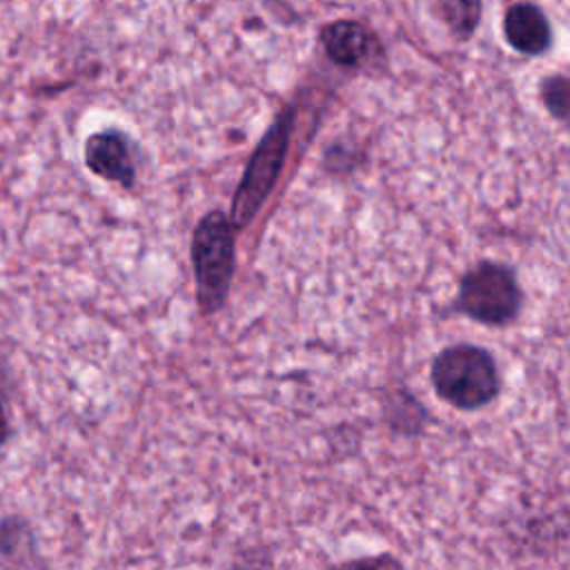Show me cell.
<instances>
[{
    "label": "cell",
    "mask_w": 570,
    "mask_h": 570,
    "mask_svg": "<svg viewBox=\"0 0 570 570\" xmlns=\"http://www.w3.org/2000/svg\"><path fill=\"white\" fill-rule=\"evenodd\" d=\"M430 383L441 401L461 412L485 407L501 392L494 356L472 343L443 347L432 361Z\"/></svg>",
    "instance_id": "6da1fadb"
},
{
    "label": "cell",
    "mask_w": 570,
    "mask_h": 570,
    "mask_svg": "<svg viewBox=\"0 0 570 570\" xmlns=\"http://www.w3.org/2000/svg\"><path fill=\"white\" fill-rule=\"evenodd\" d=\"M234 227L223 212L205 214L191 236V267L196 301L203 314L218 312L232 287L234 276Z\"/></svg>",
    "instance_id": "7a4b0ae2"
},
{
    "label": "cell",
    "mask_w": 570,
    "mask_h": 570,
    "mask_svg": "<svg viewBox=\"0 0 570 570\" xmlns=\"http://www.w3.org/2000/svg\"><path fill=\"white\" fill-rule=\"evenodd\" d=\"M523 292L512 267L494 261L472 265L456 285L452 309L488 327H505L517 321Z\"/></svg>",
    "instance_id": "3957f363"
},
{
    "label": "cell",
    "mask_w": 570,
    "mask_h": 570,
    "mask_svg": "<svg viewBox=\"0 0 570 570\" xmlns=\"http://www.w3.org/2000/svg\"><path fill=\"white\" fill-rule=\"evenodd\" d=\"M289 120L292 111H285L278 116V120L272 125L258 149L254 151L245 176L236 189V196L232 200V214L227 216L234 229L247 227L254 216L261 212L267 194L272 191L287 149V134H289Z\"/></svg>",
    "instance_id": "277c9868"
},
{
    "label": "cell",
    "mask_w": 570,
    "mask_h": 570,
    "mask_svg": "<svg viewBox=\"0 0 570 570\" xmlns=\"http://www.w3.org/2000/svg\"><path fill=\"white\" fill-rule=\"evenodd\" d=\"M87 167L105 178L120 183L122 187H131L134 183V163L127 149V142L116 131H100L89 136L85 147Z\"/></svg>",
    "instance_id": "5b68a950"
},
{
    "label": "cell",
    "mask_w": 570,
    "mask_h": 570,
    "mask_svg": "<svg viewBox=\"0 0 570 570\" xmlns=\"http://www.w3.org/2000/svg\"><path fill=\"white\" fill-rule=\"evenodd\" d=\"M505 36L521 53H541L550 45L548 20L534 4L528 2H519L508 9Z\"/></svg>",
    "instance_id": "8992f818"
},
{
    "label": "cell",
    "mask_w": 570,
    "mask_h": 570,
    "mask_svg": "<svg viewBox=\"0 0 570 570\" xmlns=\"http://www.w3.org/2000/svg\"><path fill=\"white\" fill-rule=\"evenodd\" d=\"M323 45L334 62L354 67L370 53L372 36L363 24L354 20H338L323 31Z\"/></svg>",
    "instance_id": "52a82bcc"
},
{
    "label": "cell",
    "mask_w": 570,
    "mask_h": 570,
    "mask_svg": "<svg viewBox=\"0 0 570 570\" xmlns=\"http://www.w3.org/2000/svg\"><path fill=\"white\" fill-rule=\"evenodd\" d=\"M439 9L450 29L461 38H468L481 18V0H439Z\"/></svg>",
    "instance_id": "ba28073f"
},
{
    "label": "cell",
    "mask_w": 570,
    "mask_h": 570,
    "mask_svg": "<svg viewBox=\"0 0 570 570\" xmlns=\"http://www.w3.org/2000/svg\"><path fill=\"white\" fill-rule=\"evenodd\" d=\"M543 98H546V105L550 107V111L554 116L566 118V111H568V82H566V78H561V76L548 78L546 85H543Z\"/></svg>",
    "instance_id": "9c48e42d"
},
{
    "label": "cell",
    "mask_w": 570,
    "mask_h": 570,
    "mask_svg": "<svg viewBox=\"0 0 570 570\" xmlns=\"http://www.w3.org/2000/svg\"><path fill=\"white\" fill-rule=\"evenodd\" d=\"M7 432H9V428H7V412H4V403L0 399V450H2L4 441H7Z\"/></svg>",
    "instance_id": "30bf717a"
}]
</instances>
